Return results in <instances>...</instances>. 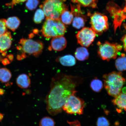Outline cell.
Here are the masks:
<instances>
[{"mask_svg": "<svg viewBox=\"0 0 126 126\" xmlns=\"http://www.w3.org/2000/svg\"><path fill=\"white\" fill-rule=\"evenodd\" d=\"M79 77L60 73L52 79L50 89L46 97L47 110L52 116L59 114L66 101L77 91L76 88L82 81Z\"/></svg>", "mask_w": 126, "mask_h": 126, "instance_id": "1", "label": "cell"}, {"mask_svg": "<svg viewBox=\"0 0 126 126\" xmlns=\"http://www.w3.org/2000/svg\"><path fill=\"white\" fill-rule=\"evenodd\" d=\"M104 85L108 94L115 97L121 93L126 79L122 72L114 71L103 76Z\"/></svg>", "mask_w": 126, "mask_h": 126, "instance_id": "2", "label": "cell"}, {"mask_svg": "<svg viewBox=\"0 0 126 126\" xmlns=\"http://www.w3.org/2000/svg\"><path fill=\"white\" fill-rule=\"evenodd\" d=\"M66 31V26L60 20L46 18L41 32L42 35L48 39L51 38L63 36Z\"/></svg>", "mask_w": 126, "mask_h": 126, "instance_id": "3", "label": "cell"}, {"mask_svg": "<svg viewBox=\"0 0 126 126\" xmlns=\"http://www.w3.org/2000/svg\"><path fill=\"white\" fill-rule=\"evenodd\" d=\"M66 0H45L40 6L43 9L47 18L60 19L62 13L68 10L65 3Z\"/></svg>", "mask_w": 126, "mask_h": 126, "instance_id": "4", "label": "cell"}, {"mask_svg": "<svg viewBox=\"0 0 126 126\" xmlns=\"http://www.w3.org/2000/svg\"><path fill=\"white\" fill-rule=\"evenodd\" d=\"M98 54L102 60L109 61L116 59L119 51L122 50V45L117 43H111L106 41L103 43L98 42Z\"/></svg>", "mask_w": 126, "mask_h": 126, "instance_id": "5", "label": "cell"}, {"mask_svg": "<svg viewBox=\"0 0 126 126\" xmlns=\"http://www.w3.org/2000/svg\"><path fill=\"white\" fill-rule=\"evenodd\" d=\"M21 45V50L27 56H32L38 57L43 51L44 45L39 40H35L31 39L22 38L19 42Z\"/></svg>", "mask_w": 126, "mask_h": 126, "instance_id": "6", "label": "cell"}, {"mask_svg": "<svg viewBox=\"0 0 126 126\" xmlns=\"http://www.w3.org/2000/svg\"><path fill=\"white\" fill-rule=\"evenodd\" d=\"M77 92L68 97L62 108L63 110L69 114L81 115L83 114L85 102L82 99L77 96Z\"/></svg>", "mask_w": 126, "mask_h": 126, "instance_id": "7", "label": "cell"}, {"mask_svg": "<svg viewBox=\"0 0 126 126\" xmlns=\"http://www.w3.org/2000/svg\"><path fill=\"white\" fill-rule=\"evenodd\" d=\"M91 28L96 35H101L109 28L108 17L98 12L90 16Z\"/></svg>", "mask_w": 126, "mask_h": 126, "instance_id": "8", "label": "cell"}, {"mask_svg": "<svg viewBox=\"0 0 126 126\" xmlns=\"http://www.w3.org/2000/svg\"><path fill=\"white\" fill-rule=\"evenodd\" d=\"M91 28H83L76 35L78 44L83 47H88L94 42L96 36Z\"/></svg>", "mask_w": 126, "mask_h": 126, "instance_id": "9", "label": "cell"}, {"mask_svg": "<svg viewBox=\"0 0 126 126\" xmlns=\"http://www.w3.org/2000/svg\"><path fill=\"white\" fill-rule=\"evenodd\" d=\"M66 39L63 36H60L53 37L51 41L50 46L48 49L57 51H63L66 48L67 46Z\"/></svg>", "mask_w": 126, "mask_h": 126, "instance_id": "10", "label": "cell"}, {"mask_svg": "<svg viewBox=\"0 0 126 126\" xmlns=\"http://www.w3.org/2000/svg\"><path fill=\"white\" fill-rule=\"evenodd\" d=\"M12 43V37L10 32L8 31L0 36V53L6 52L10 48Z\"/></svg>", "mask_w": 126, "mask_h": 126, "instance_id": "11", "label": "cell"}, {"mask_svg": "<svg viewBox=\"0 0 126 126\" xmlns=\"http://www.w3.org/2000/svg\"><path fill=\"white\" fill-rule=\"evenodd\" d=\"M56 62L59 63L62 65L67 67H71L76 63V60L72 55L68 54L56 58Z\"/></svg>", "mask_w": 126, "mask_h": 126, "instance_id": "12", "label": "cell"}, {"mask_svg": "<svg viewBox=\"0 0 126 126\" xmlns=\"http://www.w3.org/2000/svg\"><path fill=\"white\" fill-rule=\"evenodd\" d=\"M16 83L17 85L21 89H27L31 85V79L26 74H21L17 77Z\"/></svg>", "mask_w": 126, "mask_h": 126, "instance_id": "13", "label": "cell"}, {"mask_svg": "<svg viewBox=\"0 0 126 126\" xmlns=\"http://www.w3.org/2000/svg\"><path fill=\"white\" fill-rule=\"evenodd\" d=\"M115 106L126 111V94L121 93L112 101Z\"/></svg>", "mask_w": 126, "mask_h": 126, "instance_id": "14", "label": "cell"}, {"mask_svg": "<svg viewBox=\"0 0 126 126\" xmlns=\"http://www.w3.org/2000/svg\"><path fill=\"white\" fill-rule=\"evenodd\" d=\"M75 57L79 61H83L89 59V53L87 49L84 47L77 48L75 52Z\"/></svg>", "mask_w": 126, "mask_h": 126, "instance_id": "15", "label": "cell"}, {"mask_svg": "<svg viewBox=\"0 0 126 126\" xmlns=\"http://www.w3.org/2000/svg\"><path fill=\"white\" fill-rule=\"evenodd\" d=\"M20 23V20L18 17L13 16L9 17L6 20V26L7 28L13 32L16 31Z\"/></svg>", "mask_w": 126, "mask_h": 126, "instance_id": "16", "label": "cell"}, {"mask_svg": "<svg viewBox=\"0 0 126 126\" xmlns=\"http://www.w3.org/2000/svg\"><path fill=\"white\" fill-rule=\"evenodd\" d=\"M72 22L73 27L77 29H80L85 26L87 20L86 17L83 14L75 16Z\"/></svg>", "mask_w": 126, "mask_h": 126, "instance_id": "17", "label": "cell"}, {"mask_svg": "<svg viewBox=\"0 0 126 126\" xmlns=\"http://www.w3.org/2000/svg\"><path fill=\"white\" fill-rule=\"evenodd\" d=\"M116 68L121 72L126 70V57L124 53L121 54V57L116 59L115 63Z\"/></svg>", "mask_w": 126, "mask_h": 126, "instance_id": "18", "label": "cell"}, {"mask_svg": "<svg viewBox=\"0 0 126 126\" xmlns=\"http://www.w3.org/2000/svg\"><path fill=\"white\" fill-rule=\"evenodd\" d=\"M74 16L72 12L67 10L62 13L60 19L64 24L70 25L73 21Z\"/></svg>", "mask_w": 126, "mask_h": 126, "instance_id": "19", "label": "cell"}, {"mask_svg": "<svg viewBox=\"0 0 126 126\" xmlns=\"http://www.w3.org/2000/svg\"><path fill=\"white\" fill-rule=\"evenodd\" d=\"M72 1L73 3H77L83 7L95 8L97 7L98 0H72Z\"/></svg>", "mask_w": 126, "mask_h": 126, "instance_id": "20", "label": "cell"}, {"mask_svg": "<svg viewBox=\"0 0 126 126\" xmlns=\"http://www.w3.org/2000/svg\"><path fill=\"white\" fill-rule=\"evenodd\" d=\"M11 73L8 69L6 68L0 69V81L3 83L8 82L11 78Z\"/></svg>", "mask_w": 126, "mask_h": 126, "instance_id": "21", "label": "cell"}, {"mask_svg": "<svg viewBox=\"0 0 126 126\" xmlns=\"http://www.w3.org/2000/svg\"><path fill=\"white\" fill-rule=\"evenodd\" d=\"M90 86L93 91L96 92H99L103 88V84L101 80L97 78H95L91 81Z\"/></svg>", "mask_w": 126, "mask_h": 126, "instance_id": "22", "label": "cell"}, {"mask_svg": "<svg viewBox=\"0 0 126 126\" xmlns=\"http://www.w3.org/2000/svg\"><path fill=\"white\" fill-rule=\"evenodd\" d=\"M45 13L42 9H39L36 10L34 16L33 20L36 24L40 23L45 18Z\"/></svg>", "mask_w": 126, "mask_h": 126, "instance_id": "23", "label": "cell"}, {"mask_svg": "<svg viewBox=\"0 0 126 126\" xmlns=\"http://www.w3.org/2000/svg\"><path fill=\"white\" fill-rule=\"evenodd\" d=\"M55 123L52 118L45 116L42 118L39 122V126H55Z\"/></svg>", "mask_w": 126, "mask_h": 126, "instance_id": "24", "label": "cell"}, {"mask_svg": "<svg viewBox=\"0 0 126 126\" xmlns=\"http://www.w3.org/2000/svg\"><path fill=\"white\" fill-rule=\"evenodd\" d=\"M40 3L39 0H27L26 7L28 10L32 11L35 9Z\"/></svg>", "mask_w": 126, "mask_h": 126, "instance_id": "25", "label": "cell"}, {"mask_svg": "<svg viewBox=\"0 0 126 126\" xmlns=\"http://www.w3.org/2000/svg\"><path fill=\"white\" fill-rule=\"evenodd\" d=\"M97 126H110L109 121L106 118L101 116L99 117L97 122Z\"/></svg>", "mask_w": 126, "mask_h": 126, "instance_id": "26", "label": "cell"}, {"mask_svg": "<svg viewBox=\"0 0 126 126\" xmlns=\"http://www.w3.org/2000/svg\"><path fill=\"white\" fill-rule=\"evenodd\" d=\"M6 20L5 19H0V36L7 31V28L6 24Z\"/></svg>", "mask_w": 126, "mask_h": 126, "instance_id": "27", "label": "cell"}, {"mask_svg": "<svg viewBox=\"0 0 126 126\" xmlns=\"http://www.w3.org/2000/svg\"><path fill=\"white\" fill-rule=\"evenodd\" d=\"M27 0H12V2L10 3L7 4V6H11L13 7L14 6L17 4H19L20 3L23 2Z\"/></svg>", "mask_w": 126, "mask_h": 126, "instance_id": "28", "label": "cell"}, {"mask_svg": "<svg viewBox=\"0 0 126 126\" xmlns=\"http://www.w3.org/2000/svg\"><path fill=\"white\" fill-rule=\"evenodd\" d=\"M121 40L123 43L124 51L126 52V34L123 36Z\"/></svg>", "mask_w": 126, "mask_h": 126, "instance_id": "29", "label": "cell"}, {"mask_svg": "<svg viewBox=\"0 0 126 126\" xmlns=\"http://www.w3.org/2000/svg\"><path fill=\"white\" fill-rule=\"evenodd\" d=\"M1 62L5 66L10 63V62L9 60L7 58H4L1 61Z\"/></svg>", "mask_w": 126, "mask_h": 126, "instance_id": "30", "label": "cell"}, {"mask_svg": "<svg viewBox=\"0 0 126 126\" xmlns=\"http://www.w3.org/2000/svg\"><path fill=\"white\" fill-rule=\"evenodd\" d=\"M7 57L9 61H13L14 59V56L12 54L8 55L7 56Z\"/></svg>", "mask_w": 126, "mask_h": 126, "instance_id": "31", "label": "cell"}, {"mask_svg": "<svg viewBox=\"0 0 126 126\" xmlns=\"http://www.w3.org/2000/svg\"><path fill=\"white\" fill-rule=\"evenodd\" d=\"M16 59L19 61H21L23 59L21 55L19 54L17 55Z\"/></svg>", "mask_w": 126, "mask_h": 126, "instance_id": "32", "label": "cell"}, {"mask_svg": "<svg viewBox=\"0 0 126 126\" xmlns=\"http://www.w3.org/2000/svg\"><path fill=\"white\" fill-rule=\"evenodd\" d=\"M4 115L0 113V122H1L4 118Z\"/></svg>", "mask_w": 126, "mask_h": 126, "instance_id": "33", "label": "cell"}, {"mask_svg": "<svg viewBox=\"0 0 126 126\" xmlns=\"http://www.w3.org/2000/svg\"><path fill=\"white\" fill-rule=\"evenodd\" d=\"M4 92L5 91L4 89H0V95H3L4 94Z\"/></svg>", "mask_w": 126, "mask_h": 126, "instance_id": "34", "label": "cell"}, {"mask_svg": "<svg viewBox=\"0 0 126 126\" xmlns=\"http://www.w3.org/2000/svg\"><path fill=\"white\" fill-rule=\"evenodd\" d=\"M7 53L6 52H3L2 53V55L3 56H5L6 55H7Z\"/></svg>", "mask_w": 126, "mask_h": 126, "instance_id": "35", "label": "cell"}, {"mask_svg": "<svg viewBox=\"0 0 126 126\" xmlns=\"http://www.w3.org/2000/svg\"><path fill=\"white\" fill-rule=\"evenodd\" d=\"M2 60H1V59H0V61H2Z\"/></svg>", "mask_w": 126, "mask_h": 126, "instance_id": "36", "label": "cell"}, {"mask_svg": "<svg viewBox=\"0 0 126 126\" xmlns=\"http://www.w3.org/2000/svg\"></svg>", "mask_w": 126, "mask_h": 126, "instance_id": "37", "label": "cell"}]
</instances>
